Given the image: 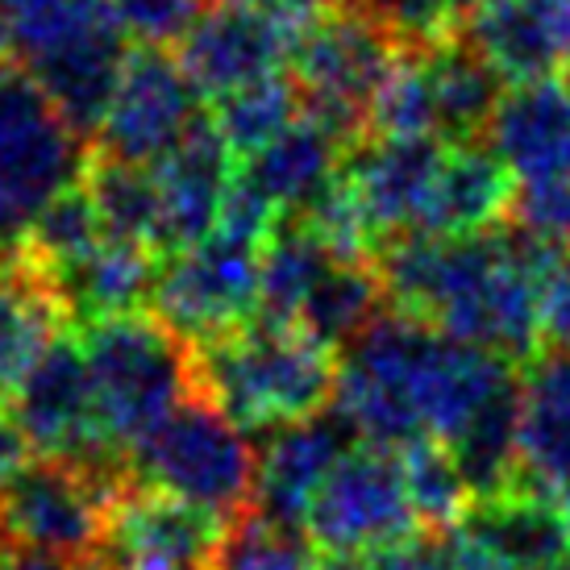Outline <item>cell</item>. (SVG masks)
<instances>
[{"instance_id":"obj_1","label":"cell","mask_w":570,"mask_h":570,"mask_svg":"<svg viewBox=\"0 0 570 570\" xmlns=\"http://www.w3.org/2000/svg\"><path fill=\"white\" fill-rule=\"evenodd\" d=\"M196 392L246 433H275L333 409L337 354L301 325L250 321L191 346Z\"/></svg>"},{"instance_id":"obj_2","label":"cell","mask_w":570,"mask_h":570,"mask_svg":"<svg viewBox=\"0 0 570 570\" xmlns=\"http://www.w3.org/2000/svg\"><path fill=\"white\" fill-rule=\"evenodd\" d=\"M80 350L92 380L100 433L121 454L196 396L191 346L150 313L83 330Z\"/></svg>"},{"instance_id":"obj_3","label":"cell","mask_w":570,"mask_h":570,"mask_svg":"<svg viewBox=\"0 0 570 570\" xmlns=\"http://www.w3.org/2000/svg\"><path fill=\"white\" fill-rule=\"evenodd\" d=\"M92 142L67 121L21 63L0 71V258L26 246L30 229L83 179Z\"/></svg>"},{"instance_id":"obj_4","label":"cell","mask_w":570,"mask_h":570,"mask_svg":"<svg viewBox=\"0 0 570 570\" xmlns=\"http://www.w3.org/2000/svg\"><path fill=\"white\" fill-rule=\"evenodd\" d=\"M126 466L129 483L171 495L225 529L250 512L258 454L246 442V429L196 392L129 450Z\"/></svg>"},{"instance_id":"obj_5","label":"cell","mask_w":570,"mask_h":570,"mask_svg":"<svg viewBox=\"0 0 570 570\" xmlns=\"http://www.w3.org/2000/svg\"><path fill=\"white\" fill-rule=\"evenodd\" d=\"M400 42L350 0H325L296 33L287 76L296 83L304 117L330 129L342 150L366 138L371 100L400 59Z\"/></svg>"},{"instance_id":"obj_6","label":"cell","mask_w":570,"mask_h":570,"mask_svg":"<svg viewBox=\"0 0 570 570\" xmlns=\"http://www.w3.org/2000/svg\"><path fill=\"white\" fill-rule=\"evenodd\" d=\"M129 488L67 459H33L0 488V521L21 550L59 558H96L112 500Z\"/></svg>"},{"instance_id":"obj_7","label":"cell","mask_w":570,"mask_h":570,"mask_svg":"<svg viewBox=\"0 0 570 570\" xmlns=\"http://www.w3.org/2000/svg\"><path fill=\"white\" fill-rule=\"evenodd\" d=\"M304 529L317 541V550L354 558L380 554L425 533L409 500L400 454L363 442L321 483Z\"/></svg>"},{"instance_id":"obj_8","label":"cell","mask_w":570,"mask_h":570,"mask_svg":"<svg viewBox=\"0 0 570 570\" xmlns=\"http://www.w3.org/2000/svg\"><path fill=\"white\" fill-rule=\"evenodd\" d=\"M258 271L263 246L213 229L205 242L167 254L155 284V317L188 346L242 330L258 317Z\"/></svg>"},{"instance_id":"obj_9","label":"cell","mask_w":570,"mask_h":570,"mask_svg":"<svg viewBox=\"0 0 570 570\" xmlns=\"http://www.w3.org/2000/svg\"><path fill=\"white\" fill-rule=\"evenodd\" d=\"M4 409L38 459H67L92 466L100 475L129 479L126 454L112 450L109 438L100 433V421H96L83 350L67 333L38 358V366L21 380V387L4 400Z\"/></svg>"},{"instance_id":"obj_10","label":"cell","mask_w":570,"mask_h":570,"mask_svg":"<svg viewBox=\"0 0 570 570\" xmlns=\"http://www.w3.org/2000/svg\"><path fill=\"white\" fill-rule=\"evenodd\" d=\"M200 117L205 96L184 76L179 59L167 50L134 47L92 150L134 167H155L200 126Z\"/></svg>"},{"instance_id":"obj_11","label":"cell","mask_w":570,"mask_h":570,"mask_svg":"<svg viewBox=\"0 0 570 570\" xmlns=\"http://www.w3.org/2000/svg\"><path fill=\"white\" fill-rule=\"evenodd\" d=\"M308 17L271 13V9H250V4H222L213 0L196 30L179 42V67L196 83L205 100L250 88L258 80L284 76L296 33Z\"/></svg>"},{"instance_id":"obj_12","label":"cell","mask_w":570,"mask_h":570,"mask_svg":"<svg viewBox=\"0 0 570 570\" xmlns=\"http://www.w3.org/2000/svg\"><path fill=\"white\" fill-rule=\"evenodd\" d=\"M126 59V33L112 26L105 0H92L71 30H63L42 50H33L30 59H21V67L47 88L67 121L88 142H96V129L109 112Z\"/></svg>"},{"instance_id":"obj_13","label":"cell","mask_w":570,"mask_h":570,"mask_svg":"<svg viewBox=\"0 0 570 570\" xmlns=\"http://www.w3.org/2000/svg\"><path fill=\"white\" fill-rule=\"evenodd\" d=\"M222 524L171 495L129 483L109 508L100 567L105 570H208Z\"/></svg>"},{"instance_id":"obj_14","label":"cell","mask_w":570,"mask_h":570,"mask_svg":"<svg viewBox=\"0 0 570 570\" xmlns=\"http://www.w3.org/2000/svg\"><path fill=\"white\" fill-rule=\"evenodd\" d=\"M442 155L445 142L438 138H363L354 150H346L337 171L346 179L375 250L387 238L416 229Z\"/></svg>"},{"instance_id":"obj_15","label":"cell","mask_w":570,"mask_h":570,"mask_svg":"<svg viewBox=\"0 0 570 570\" xmlns=\"http://www.w3.org/2000/svg\"><path fill=\"white\" fill-rule=\"evenodd\" d=\"M354 445H358V433L337 409H325L301 425L275 429L267 450H258L254 512L284 524H304L313 495Z\"/></svg>"},{"instance_id":"obj_16","label":"cell","mask_w":570,"mask_h":570,"mask_svg":"<svg viewBox=\"0 0 570 570\" xmlns=\"http://www.w3.org/2000/svg\"><path fill=\"white\" fill-rule=\"evenodd\" d=\"M454 533L504 570H550L570 558V504L529 483H512L471 500Z\"/></svg>"},{"instance_id":"obj_17","label":"cell","mask_w":570,"mask_h":570,"mask_svg":"<svg viewBox=\"0 0 570 570\" xmlns=\"http://www.w3.org/2000/svg\"><path fill=\"white\" fill-rule=\"evenodd\" d=\"M234 150L217 134L213 117H200L184 142L175 146L163 163H155V184H159L163 205V238L159 254H179L205 242L222 222L225 191L234 184Z\"/></svg>"},{"instance_id":"obj_18","label":"cell","mask_w":570,"mask_h":570,"mask_svg":"<svg viewBox=\"0 0 570 570\" xmlns=\"http://www.w3.org/2000/svg\"><path fill=\"white\" fill-rule=\"evenodd\" d=\"M500 80L529 83L570 71V0H483L466 26Z\"/></svg>"},{"instance_id":"obj_19","label":"cell","mask_w":570,"mask_h":570,"mask_svg":"<svg viewBox=\"0 0 570 570\" xmlns=\"http://www.w3.org/2000/svg\"><path fill=\"white\" fill-rule=\"evenodd\" d=\"M512 200H517V175L508 171V163L483 138L445 146L442 167L429 184L425 208L412 234H438V238L491 234L508 222Z\"/></svg>"},{"instance_id":"obj_20","label":"cell","mask_w":570,"mask_h":570,"mask_svg":"<svg viewBox=\"0 0 570 570\" xmlns=\"http://www.w3.org/2000/svg\"><path fill=\"white\" fill-rule=\"evenodd\" d=\"M488 146L524 184L570 175V76L512 83L491 112Z\"/></svg>"},{"instance_id":"obj_21","label":"cell","mask_w":570,"mask_h":570,"mask_svg":"<svg viewBox=\"0 0 570 570\" xmlns=\"http://www.w3.org/2000/svg\"><path fill=\"white\" fill-rule=\"evenodd\" d=\"M159 263V254L138 246V242L105 238L83 258L59 271H42V275L63 304L67 325H76L83 333L92 325H105V321L146 313V304L155 301Z\"/></svg>"},{"instance_id":"obj_22","label":"cell","mask_w":570,"mask_h":570,"mask_svg":"<svg viewBox=\"0 0 570 570\" xmlns=\"http://www.w3.org/2000/svg\"><path fill=\"white\" fill-rule=\"evenodd\" d=\"M517 483L570 504V350H541L524 363Z\"/></svg>"},{"instance_id":"obj_23","label":"cell","mask_w":570,"mask_h":570,"mask_svg":"<svg viewBox=\"0 0 570 570\" xmlns=\"http://www.w3.org/2000/svg\"><path fill=\"white\" fill-rule=\"evenodd\" d=\"M67 330V313L47 275L21 250L0 258V404Z\"/></svg>"},{"instance_id":"obj_24","label":"cell","mask_w":570,"mask_h":570,"mask_svg":"<svg viewBox=\"0 0 570 570\" xmlns=\"http://www.w3.org/2000/svg\"><path fill=\"white\" fill-rule=\"evenodd\" d=\"M342 159H346V150H342V142L333 138L330 129L301 117L296 126L284 129L258 155L242 159L238 175L258 196H267L284 217H292L330 184L333 171L342 167Z\"/></svg>"},{"instance_id":"obj_25","label":"cell","mask_w":570,"mask_h":570,"mask_svg":"<svg viewBox=\"0 0 570 570\" xmlns=\"http://www.w3.org/2000/svg\"><path fill=\"white\" fill-rule=\"evenodd\" d=\"M425 71L438 105V134L445 146L488 138L491 112L500 105V76L483 59V50L459 33L438 47H425Z\"/></svg>"},{"instance_id":"obj_26","label":"cell","mask_w":570,"mask_h":570,"mask_svg":"<svg viewBox=\"0 0 570 570\" xmlns=\"http://www.w3.org/2000/svg\"><path fill=\"white\" fill-rule=\"evenodd\" d=\"M337 258L330 246L301 222V217H284L275 225V234L263 246V271H258V317L267 325H296L301 321L304 301L313 296L321 275L333 267Z\"/></svg>"},{"instance_id":"obj_27","label":"cell","mask_w":570,"mask_h":570,"mask_svg":"<svg viewBox=\"0 0 570 570\" xmlns=\"http://www.w3.org/2000/svg\"><path fill=\"white\" fill-rule=\"evenodd\" d=\"M80 184L92 196V205L100 213L109 238L138 242V246L159 254L163 205H159V184H155V167H134V163L105 159V155L92 150Z\"/></svg>"},{"instance_id":"obj_28","label":"cell","mask_w":570,"mask_h":570,"mask_svg":"<svg viewBox=\"0 0 570 570\" xmlns=\"http://www.w3.org/2000/svg\"><path fill=\"white\" fill-rule=\"evenodd\" d=\"M383 284L371 263H346L337 258L321 284L313 287V296L301 308V325L308 337H317L321 346H330L333 354L346 350L366 325H375L383 317Z\"/></svg>"},{"instance_id":"obj_29","label":"cell","mask_w":570,"mask_h":570,"mask_svg":"<svg viewBox=\"0 0 570 570\" xmlns=\"http://www.w3.org/2000/svg\"><path fill=\"white\" fill-rule=\"evenodd\" d=\"M213 126L225 138V146L234 150V159H250L263 146H271L284 129H292L304 117L301 92L292 76H271V80H258L250 88H238V92L213 100Z\"/></svg>"},{"instance_id":"obj_30","label":"cell","mask_w":570,"mask_h":570,"mask_svg":"<svg viewBox=\"0 0 570 570\" xmlns=\"http://www.w3.org/2000/svg\"><path fill=\"white\" fill-rule=\"evenodd\" d=\"M321 550L304 524L271 521L263 512H242L217 533L208 570H317Z\"/></svg>"},{"instance_id":"obj_31","label":"cell","mask_w":570,"mask_h":570,"mask_svg":"<svg viewBox=\"0 0 570 570\" xmlns=\"http://www.w3.org/2000/svg\"><path fill=\"white\" fill-rule=\"evenodd\" d=\"M400 462H404V483H409V500L416 508L421 529L425 533H454L471 500H475L459 459L442 442H416L400 454Z\"/></svg>"},{"instance_id":"obj_32","label":"cell","mask_w":570,"mask_h":570,"mask_svg":"<svg viewBox=\"0 0 570 570\" xmlns=\"http://www.w3.org/2000/svg\"><path fill=\"white\" fill-rule=\"evenodd\" d=\"M366 138H438V105L429 88L425 55L421 50H400L387 80L371 100L366 117Z\"/></svg>"},{"instance_id":"obj_33","label":"cell","mask_w":570,"mask_h":570,"mask_svg":"<svg viewBox=\"0 0 570 570\" xmlns=\"http://www.w3.org/2000/svg\"><path fill=\"white\" fill-rule=\"evenodd\" d=\"M109 238L105 234V222H100V213H96L92 196L83 191V184L76 188H67L55 205L38 217V225L30 229V238L21 246V254L30 258L38 271H59L67 263H76L83 254L100 246V242Z\"/></svg>"},{"instance_id":"obj_34","label":"cell","mask_w":570,"mask_h":570,"mask_svg":"<svg viewBox=\"0 0 570 570\" xmlns=\"http://www.w3.org/2000/svg\"><path fill=\"white\" fill-rule=\"evenodd\" d=\"M112 26L126 33V42L150 50L179 47L196 21L213 9V0H105Z\"/></svg>"},{"instance_id":"obj_35","label":"cell","mask_w":570,"mask_h":570,"mask_svg":"<svg viewBox=\"0 0 570 570\" xmlns=\"http://www.w3.org/2000/svg\"><path fill=\"white\" fill-rule=\"evenodd\" d=\"M508 222L529 229V234H541V238L570 246V175L567 179H541V184L517 188Z\"/></svg>"},{"instance_id":"obj_36","label":"cell","mask_w":570,"mask_h":570,"mask_svg":"<svg viewBox=\"0 0 570 570\" xmlns=\"http://www.w3.org/2000/svg\"><path fill=\"white\" fill-rule=\"evenodd\" d=\"M541 350H570V254L541 275L538 284Z\"/></svg>"},{"instance_id":"obj_37","label":"cell","mask_w":570,"mask_h":570,"mask_svg":"<svg viewBox=\"0 0 570 570\" xmlns=\"http://www.w3.org/2000/svg\"><path fill=\"white\" fill-rule=\"evenodd\" d=\"M371 570H459V554H454V541L450 533H421V538L380 550V554H366Z\"/></svg>"},{"instance_id":"obj_38","label":"cell","mask_w":570,"mask_h":570,"mask_svg":"<svg viewBox=\"0 0 570 570\" xmlns=\"http://www.w3.org/2000/svg\"><path fill=\"white\" fill-rule=\"evenodd\" d=\"M0 570H105L100 558H59V554H42V550H4L0 554Z\"/></svg>"},{"instance_id":"obj_39","label":"cell","mask_w":570,"mask_h":570,"mask_svg":"<svg viewBox=\"0 0 570 570\" xmlns=\"http://www.w3.org/2000/svg\"><path fill=\"white\" fill-rule=\"evenodd\" d=\"M26 462H30V445H26V438H21V429L13 425L9 409L0 404V488L17 475Z\"/></svg>"},{"instance_id":"obj_40","label":"cell","mask_w":570,"mask_h":570,"mask_svg":"<svg viewBox=\"0 0 570 570\" xmlns=\"http://www.w3.org/2000/svg\"><path fill=\"white\" fill-rule=\"evenodd\" d=\"M222 4H250V9H271V13H287V17H313L321 9L313 0H222Z\"/></svg>"},{"instance_id":"obj_41","label":"cell","mask_w":570,"mask_h":570,"mask_svg":"<svg viewBox=\"0 0 570 570\" xmlns=\"http://www.w3.org/2000/svg\"><path fill=\"white\" fill-rule=\"evenodd\" d=\"M317 570H371V562L354 554H330V558H321Z\"/></svg>"},{"instance_id":"obj_42","label":"cell","mask_w":570,"mask_h":570,"mask_svg":"<svg viewBox=\"0 0 570 570\" xmlns=\"http://www.w3.org/2000/svg\"><path fill=\"white\" fill-rule=\"evenodd\" d=\"M9 55H13V30H9V17L0 9V71L9 67Z\"/></svg>"},{"instance_id":"obj_43","label":"cell","mask_w":570,"mask_h":570,"mask_svg":"<svg viewBox=\"0 0 570 570\" xmlns=\"http://www.w3.org/2000/svg\"><path fill=\"white\" fill-rule=\"evenodd\" d=\"M4 538H9V533H4V521H0V554H4Z\"/></svg>"},{"instance_id":"obj_44","label":"cell","mask_w":570,"mask_h":570,"mask_svg":"<svg viewBox=\"0 0 570 570\" xmlns=\"http://www.w3.org/2000/svg\"><path fill=\"white\" fill-rule=\"evenodd\" d=\"M550 570H570V558H567V562H558V567H550Z\"/></svg>"}]
</instances>
